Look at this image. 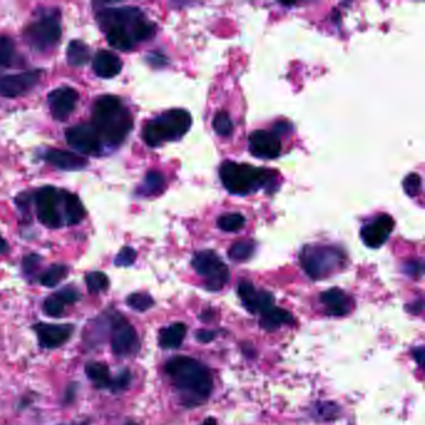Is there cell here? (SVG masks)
Instances as JSON below:
<instances>
[{"label": "cell", "instance_id": "30bf717a", "mask_svg": "<svg viewBox=\"0 0 425 425\" xmlns=\"http://www.w3.org/2000/svg\"><path fill=\"white\" fill-rule=\"evenodd\" d=\"M36 215L41 224L49 229L64 226L60 207V190L54 186H44L35 192Z\"/></svg>", "mask_w": 425, "mask_h": 425}, {"label": "cell", "instance_id": "e575fe53", "mask_svg": "<svg viewBox=\"0 0 425 425\" xmlns=\"http://www.w3.org/2000/svg\"><path fill=\"white\" fill-rule=\"evenodd\" d=\"M219 229L224 232H237L242 230L246 224V219L241 213H227L219 217L217 221Z\"/></svg>", "mask_w": 425, "mask_h": 425}, {"label": "cell", "instance_id": "60d3db41", "mask_svg": "<svg viewBox=\"0 0 425 425\" xmlns=\"http://www.w3.org/2000/svg\"><path fill=\"white\" fill-rule=\"evenodd\" d=\"M403 186L409 196L414 197V196L419 195L420 191H422V178L418 173H410L404 180Z\"/></svg>", "mask_w": 425, "mask_h": 425}, {"label": "cell", "instance_id": "5b68a950", "mask_svg": "<svg viewBox=\"0 0 425 425\" xmlns=\"http://www.w3.org/2000/svg\"><path fill=\"white\" fill-rule=\"evenodd\" d=\"M190 113L184 109H171L147 121L143 130V138L150 147H157L167 141H176L190 130Z\"/></svg>", "mask_w": 425, "mask_h": 425}, {"label": "cell", "instance_id": "52a82bcc", "mask_svg": "<svg viewBox=\"0 0 425 425\" xmlns=\"http://www.w3.org/2000/svg\"><path fill=\"white\" fill-rule=\"evenodd\" d=\"M109 316L110 342L114 354L122 358L136 356L141 343L135 327L117 310H109Z\"/></svg>", "mask_w": 425, "mask_h": 425}, {"label": "cell", "instance_id": "c3c4849f", "mask_svg": "<svg viewBox=\"0 0 425 425\" xmlns=\"http://www.w3.org/2000/svg\"><path fill=\"white\" fill-rule=\"evenodd\" d=\"M201 425H217V420L215 418H207Z\"/></svg>", "mask_w": 425, "mask_h": 425}, {"label": "cell", "instance_id": "74e56055", "mask_svg": "<svg viewBox=\"0 0 425 425\" xmlns=\"http://www.w3.org/2000/svg\"><path fill=\"white\" fill-rule=\"evenodd\" d=\"M132 374L129 369H122L121 372L117 373V375L113 377L111 384L109 387V391H113L114 394H119L122 391H127V388L131 384Z\"/></svg>", "mask_w": 425, "mask_h": 425}, {"label": "cell", "instance_id": "8992f818", "mask_svg": "<svg viewBox=\"0 0 425 425\" xmlns=\"http://www.w3.org/2000/svg\"><path fill=\"white\" fill-rule=\"evenodd\" d=\"M299 262L307 276L318 281L345 267V253L333 246L308 245L299 253Z\"/></svg>", "mask_w": 425, "mask_h": 425}, {"label": "cell", "instance_id": "6da1fadb", "mask_svg": "<svg viewBox=\"0 0 425 425\" xmlns=\"http://www.w3.org/2000/svg\"><path fill=\"white\" fill-rule=\"evenodd\" d=\"M165 370L186 407L201 405L211 396L212 374L200 361L191 356H173L167 361Z\"/></svg>", "mask_w": 425, "mask_h": 425}, {"label": "cell", "instance_id": "7c38bea8", "mask_svg": "<svg viewBox=\"0 0 425 425\" xmlns=\"http://www.w3.org/2000/svg\"><path fill=\"white\" fill-rule=\"evenodd\" d=\"M33 331L36 333L39 345L44 350H57L63 347L74 333V324L71 323L38 322L33 326Z\"/></svg>", "mask_w": 425, "mask_h": 425}, {"label": "cell", "instance_id": "8fae6325", "mask_svg": "<svg viewBox=\"0 0 425 425\" xmlns=\"http://www.w3.org/2000/svg\"><path fill=\"white\" fill-rule=\"evenodd\" d=\"M68 144L84 155H94L101 147V138L92 124H78L65 131Z\"/></svg>", "mask_w": 425, "mask_h": 425}, {"label": "cell", "instance_id": "484cf974", "mask_svg": "<svg viewBox=\"0 0 425 425\" xmlns=\"http://www.w3.org/2000/svg\"><path fill=\"white\" fill-rule=\"evenodd\" d=\"M66 59L70 65H73L75 68H80L92 60V50L84 41H70L66 50Z\"/></svg>", "mask_w": 425, "mask_h": 425}, {"label": "cell", "instance_id": "4fadbf2b", "mask_svg": "<svg viewBox=\"0 0 425 425\" xmlns=\"http://www.w3.org/2000/svg\"><path fill=\"white\" fill-rule=\"evenodd\" d=\"M248 149L251 154L264 160H273L281 155L282 144L280 134L272 130H256L248 138Z\"/></svg>", "mask_w": 425, "mask_h": 425}, {"label": "cell", "instance_id": "f546056e", "mask_svg": "<svg viewBox=\"0 0 425 425\" xmlns=\"http://www.w3.org/2000/svg\"><path fill=\"white\" fill-rule=\"evenodd\" d=\"M85 283H87L89 294H92L105 292L110 286L109 277L106 276L103 272H100V271H92V272L87 273Z\"/></svg>", "mask_w": 425, "mask_h": 425}, {"label": "cell", "instance_id": "d6a6232c", "mask_svg": "<svg viewBox=\"0 0 425 425\" xmlns=\"http://www.w3.org/2000/svg\"><path fill=\"white\" fill-rule=\"evenodd\" d=\"M127 305L136 312H146L154 307L155 301L147 292H135L127 297Z\"/></svg>", "mask_w": 425, "mask_h": 425}, {"label": "cell", "instance_id": "ba28073f", "mask_svg": "<svg viewBox=\"0 0 425 425\" xmlns=\"http://www.w3.org/2000/svg\"><path fill=\"white\" fill-rule=\"evenodd\" d=\"M192 267L205 280V287L211 292L221 291L230 281L227 264L219 259V254L210 250L195 253Z\"/></svg>", "mask_w": 425, "mask_h": 425}, {"label": "cell", "instance_id": "ee69618b", "mask_svg": "<svg viewBox=\"0 0 425 425\" xmlns=\"http://www.w3.org/2000/svg\"><path fill=\"white\" fill-rule=\"evenodd\" d=\"M424 356L425 351L423 345L417 347L415 350H413V358L417 361V363L419 364V367H423V366H424Z\"/></svg>", "mask_w": 425, "mask_h": 425}, {"label": "cell", "instance_id": "d590c367", "mask_svg": "<svg viewBox=\"0 0 425 425\" xmlns=\"http://www.w3.org/2000/svg\"><path fill=\"white\" fill-rule=\"evenodd\" d=\"M15 57V44L12 38L1 35L0 36V66H12Z\"/></svg>", "mask_w": 425, "mask_h": 425}, {"label": "cell", "instance_id": "f1b7e54d", "mask_svg": "<svg viewBox=\"0 0 425 425\" xmlns=\"http://www.w3.org/2000/svg\"><path fill=\"white\" fill-rule=\"evenodd\" d=\"M69 275V267L65 264H52L48 270L44 271L39 277V282L44 287H57L60 282Z\"/></svg>", "mask_w": 425, "mask_h": 425}, {"label": "cell", "instance_id": "277c9868", "mask_svg": "<svg viewBox=\"0 0 425 425\" xmlns=\"http://www.w3.org/2000/svg\"><path fill=\"white\" fill-rule=\"evenodd\" d=\"M96 20L103 31L113 27H120L127 29L131 34L135 44L149 41L155 35V24L151 23L149 19L145 17L141 9L134 6L100 9L96 14Z\"/></svg>", "mask_w": 425, "mask_h": 425}, {"label": "cell", "instance_id": "1f68e13d", "mask_svg": "<svg viewBox=\"0 0 425 425\" xmlns=\"http://www.w3.org/2000/svg\"><path fill=\"white\" fill-rule=\"evenodd\" d=\"M254 248L256 246L253 241L236 242L229 251V257L235 262H245L252 257Z\"/></svg>", "mask_w": 425, "mask_h": 425}, {"label": "cell", "instance_id": "9a60e30c", "mask_svg": "<svg viewBox=\"0 0 425 425\" xmlns=\"http://www.w3.org/2000/svg\"><path fill=\"white\" fill-rule=\"evenodd\" d=\"M238 297L241 298L242 305L253 315H262L266 310H270L275 305V297L272 294L259 289L253 286L251 282L241 281L237 287Z\"/></svg>", "mask_w": 425, "mask_h": 425}, {"label": "cell", "instance_id": "44dd1931", "mask_svg": "<svg viewBox=\"0 0 425 425\" xmlns=\"http://www.w3.org/2000/svg\"><path fill=\"white\" fill-rule=\"evenodd\" d=\"M92 69L99 78L111 79L119 75L122 70L121 59L109 50H100L92 59Z\"/></svg>", "mask_w": 425, "mask_h": 425}, {"label": "cell", "instance_id": "9c48e42d", "mask_svg": "<svg viewBox=\"0 0 425 425\" xmlns=\"http://www.w3.org/2000/svg\"><path fill=\"white\" fill-rule=\"evenodd\" d=\"M62 36V24L59 15H54V12L43 15L24 31L25 43L38 52L50 50L58 44Z\"/></svg>", "mask_w": 425, "mask_h": 425}, {"label": "cell", "instance_id": "f6af8a7d", "mask_svg": "<svg viewBox=\"0 0 425 425\" xmlns=\"http://www.w3.org/2000/svg\"><path fill=\"white\" fill-rule=\"evenodd\" d=\"M423 307H424V305H423V299H419V301L415 302V303H410V305L407 307V310H408L409 312H412V313L418 315V313H420V312L423 310Z\"/></svg>", "mask_w": 425, "mask_h": 425}, {"label": "cell", "instance_id": "4dcf8cb0", "mask_svg": "<svg viewBox=\"0 0 425 425\" xmlns=\"http://www.w3.org/2000/svg\"><path fill=\"white\" fill-rule=\"evenodd\" d=\"M66 305H68V303L64 301L63 297L58 292H55L44 301L43 312L48 317L59 318V317L63 316Z\"/></svg>", "mask_w": 425, "mask_h": 425}, {"label": "cell", "instance_id": "2e32d148", "mask_svg": "<svg viewBox=\"0 0 425 425\" xmlns=\"http://www.w3.org/2000/svg\"><path fill=\"white\" fill-rule=\"evenodd\" d=\"M79 100V92L74 87H62L49 92L48 103L52 117L55 120L65 121L74 113Z\"/></svg>", "mask_w": 425, "mask_h": 425}, {"label": "cell", "instance_id": "ffe728a7", "mask_svg": "<svg viewBox=\"0 0 425 425\" xmlns=\"http://www.w3.org/2000/svg\"><path fill=\"white\" fill-rule=\"evenodd\" d=\"M44 160L63 171H79L87 166V160L75 152L64 150H48Z\"/></svg>", "mask_w": 425, "mask_h": 425}, {"label": "cell", "instance_id": "f35d334b", "mask_svg": "<svg viewBox=\"0 0 425 425\" xmlns=\"http://www.w3.org/2000/svg\"><path fill=\"white\" fill-rule=\"evenodd\" d=\"M41 264V257L36 253H30L28 256H25L22 262V270H23L24 276L28 278H34L38 268Z\"/></svg>", "mask_w": 425, "mask_h": 425}, {"label": "cell", "instance_id": "d4e9b609", "mask_svg": "<svg viewBox=\"0 0 425 425\" xmlns=\"http://www.w3.org/2000/svg\"><path fill=\"white\" fill-rule=\"evenodd\" d=\"M110 316L109 310L103 313L98 318L92 319V322L87 326V332L85 333V340L89 345H95L96 343L103 342L106 333L110 334Z\"/></svg>", "mask_w": 425, "mask_h": 425}, {"label": "cell", "instance_id": "ab89813d", "mask_svg": "<svg viewBox=\"0 0 425 425\" xmlns=\"http://www.w3.org/2000/svg\"><path fill=\"white\" fill-rule=\"evenodd\" d=\"M136 257H138L136 251L134 248L127 246V247L122 248L120 252L116 254L114 264H115L116 267H130V266L135 264Z\"/></svg>", "mask_w": 425, "mask_h": 425}, {"label": "cell", "instance_id": "b9f144b4", "mask_svg": "<svg viewBox=\"0 0 425 425\" xmlns=\"http://www.w3.org/2000/svg\"><path fill=\"white\" fill-rule=\"evenodd\" d=\"M403 270L409 276L419 277L423 273V264L418 262V261L407 262V264H404V266H403Z\"/></svg>", "mask_w": 425, "mask_h": 425}, {"label": "cell", "instance_id": "603a6c76", "mask_svg": "<svg viewBox=\"0 0 425 425\" xmlns=\"http://www.w3.org/2000/svg\"><path fill=\"white\" fill-rule=\"evenodd\" d=\"M186 333L187 327L185 323H173L160 331L159 345L164 350H178L182 345Z\"/></svg>", "mask_w": 425, "mask_h": 425}, {"label": "cell", "instance_id": "4316f807", "mask_svg": "<svg viewBox=\"0 0 425 425\" xmlns=\"http://www.w3.org/2000/svg\"><path fill=\"white\" fill-rule=\"evenodd\" d=\"M105 34H106V39L110 45L121 52H129L136 45L132 39L131 34L127 29L120 28V27H113L106 30Z\"/></svg>", "mask_w": 425, "mask_h": 425}, {"label": "cell", "instance_id": "d6986e66", "mask_svg": "<svg viewBox=\"0 0 425 425\" xmlns=\"http://www.w3.org/2000/svg\"><path fill=\"white\" fill-rule=\"evenodd\" d=\"M321 302L329 316H347L353 308V299L339 288H331L323 292Z\"/></svg>", "mask_w": 425, "mask_h": 425}, {"label": "cell", "instance_id": "5bb4252c", "mask_svg": "<svg viewBox=\"0 0 425 425\" xmlns=\"http://www.w3.org/2000/svg\"><path fill=\"white\" fill-rule=\"evenodd\" d=\"M41 71L39 69L25 71L20 74L6 75L0 78V96L14 99L29 92L39 82Z\"/></svg>", "mask_w": 425, "mask_h": 425}, {"label": "cell", "instance_id": "3957f363", "mask_svg": "<svg viewBox=\"0 0 425 425\" xmlns=\"http://www.w3.org/2000/svg\"><path fill=\"white\" fill-rule=\"evenodd\" d=\"M278 173L270 168L253 167L247 164L226 161L219 167V178L224 189L232 195H250L266 189L276 191Z\"/></svg>", "mask_w": 425, "mask_h": 425}, {"label": "cell", "instance_id": "836d02e7", "mask_svg": "<svg viewBox=\"0 0 425 425\" xmlns=\"http://www.w3.org/2000/svg\"><path fill=\"white\" fill-rule=\"evenodd\" d=\"M312 414L316 417L317 419L329 422V420H334L338 418L339 414H340V408H339L336 403H316L313 405Z\"/></svg>", "mask_w": 425, "mask_h": 425}, {"label": "cell", "instance_id": "7402d4cb", "mask_svg": "<svg viewBox=\"0 0 425 425\" xmlns=\"http://www.w3.org/2000/svg\"><path fill=\"white\" fill-rule=\"evenodd\" d=\"M294 318L291 315V312L275 305L262 313L259 318V327L267 332H273L284 324H294Z\"/></svg>", "mask_w": 425, "mask_h": 425}, {"label": "cell", "instance_id": "cb8c5ba5", "mask_svg": "<svg viewBox=\"0 0 425 425\" xmlns=\"http://www.w3.org/2000/svg\"><path fill=\"white\" fill-rule=\"evenodd\" d=\"M85 374L87 380H92V384L99 389H109L113 375L106 363L92 361L85 364Z\"/></svg>", "mask_w": 425, "mask_h": 425}, {"label": "cell", "instance_id": "83f0119b", "mask_svg": "<svg viewBox=\"0 0 425 425\" xmlns=\"http://www.w3.org/2000/svg\"><path fill=\"white\" fill-rule=\"evenodd\" d=\"M166 186V178L159 171H149L145 176L143 184L138 189V195L155 196L164 191Z\"/></svg>", "mask_w": 425, "mask_h": 425}, {"label": "cell", "instance_id": "8d00e7d4", "mask_svg": "<svg viewBox=\"0 0 425 425\" xmlns=\"http://www.w3.org/2000/svg\"><path fill=\"white\" fill-rule=\"evenodd\" d=\"M212 127L216 134L219 136H224V138L230 136L233 131V124L231 121V117L224 111H219L216 114L212 121Z\"/></svg>", "mask_w": 425, "mask_h": 425}, {"label": "cell", "instance_id": "e0dca14e", "mask_svg": "<svg viewBox=\"0 0 425 425\" xmlns=\"http://www.w3.org/2000/svg\"><path fill=\"white\" fill-rule=\"evenodd\" d=\"M394 229V219L389 215H380L370 222L364 224L361 236L368 247L378 248L383 246Z\"/></svg>", "mask_w": 425, "mask_h": 425}, {"label": "cell", "instance_id": "7a4b0ae2", "mask_svg": "<svg viewBox=\"0 0 425 425\" xmlns=\"http://www.w3.org/2000/svg\"><path fill=\"white\" fill-rule=\"evenodd\" d=\"M92 127L96 129L101 140L117 146L131 131L134 120L120 98L103 95L92 106Z\"/></svg>", "mask_w": 425, "mask_h": 425}, {"label": "cell", "instance_id": "7dc6e473", "mask_svg": "<svg viewBox=\"0 0 425 425\" xmlns=\"http://www.w3.org/2000/svg\"><path fill=\"white\" fill-rule=\"evenodd\" d=\"M8 251H9V246H8L6 240L0 236V254H4Z\"/></svg>", "mask_w": 425, "mask_h": 425}, {"label": "cell", "instance_id": "7bdbcfd3", "mask_svg": "<svg viewBox=\"0 0 425 425\" xmlns=\"http://www.w3.org/2000/svg\"><path fill=\"white\" fill-rule=\"evenodd\" d=\"M217 337L216 331H207V329H200L196 332V338L201 343H210L213 339Z\"/></svg>", "mask_w": 425, "mask_h": 425}, {"label": "cell", "instance_id": "ac0fdd59", "mask_svg": "<svg viewBox=\"0 0 425 425\" xmlns=\"http://www.w3.org/2000/svg\"><path fill=\"white\" fill-rule=\"evenodd\" d=\"M60 207H62V219L63 224L74 226L80 224L87 216L85 207L80 199L69 191L60 190Z\"/></svg>", "mask_w": 425, "mask_h": 425}, {"label": "cell", "instance_id": "bcb514c9", "mask_svg": "<svg viewBox=\"0 0 425 425\" xmlns=\"http://www.w3.org/2000/svg\"><path fill=\"white\" fill-rule=\"evenodd\" d=\"M75 396H76V385H75V383H73V384L69 385L68 391H66V396H65V403L73 402V399H74Z\"/></svg>", "mask_w": 425, "mask_h": 425}]
</instances>
